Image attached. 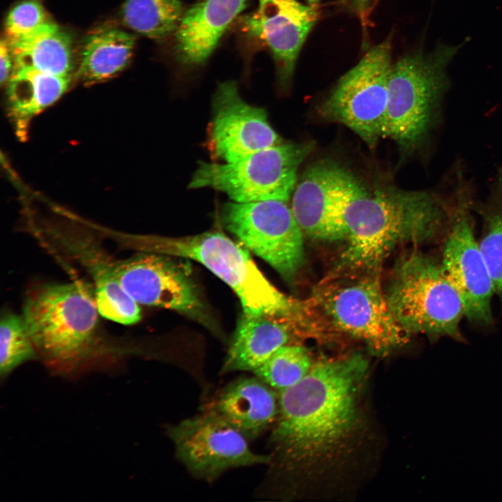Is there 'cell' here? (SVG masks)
Here are the masks:
<instances>
[{"label":"cell","mask_w":502,"mask_h":502,"mask_svg":"<svg viewBox=\"0 0 502 502\" xmlns=\"http://www.w3.org/2000/svg\"><path fill=\"white\" fill-rule=\"evenodd\" d=\"M367 370L360 354L324 360L278 392L269 439L273 478L321 474L352 452L364 425L361 399Z\"/></svg>","instance_id":"obj_1"},{"label":"cell","mask_w":502,"mask_h":502,"mask_svg":"<svg viewBox=\"0 0 502 502\" xmlns=\"http://www.w3.org/2000/svg\"><path fill=\"white\" fill-rule=\"evenodd\" d=\"M449 201L429 191L384 186L370 192L363 185L344 211L345 246L335 276L374 273L400 245L422 243L445 234Z\"/></svg>","instance_id":"obj_2"},{"label":"cell","mask_w":502,"mask_h":502,"mask_svg":"<svg viewBox=\"0 0 502 502\" xmlns=\"http://www.w3.org/2000/svg\"><path fill=\"white\" fill-rule=\"evenodd\" d=\"M22 312L38 356L52 373L73 376L90 367L99 314L94 289L80 281L40 285Z\"/></svg>","instance_id":"obj_3"},{"label":"cell","mask_w":502,"mask_h":502,"mask_svg":"<svg viewBox=\"0 0 502 502\" xmlns=\"http://www.w3.org/2000/svg\"><path fill=\"white\" fill-rule=\"evenodd\" d=\"M459 47L441 45L429 54L413 53L393 64L382 138L393 139L404 152L424 143L448 86L446 67Z\"/></svg>","instance_id":"obj_4"},{"label":"cell","mask_w":502,"mask_h":502,"mask_svg":"<svg viewBox=\"0 0 502 502\" xmlns=\"http://www.w3.org/2000/svg\"><path fill=\"white\" fill-rule=\"evenodd\" d=\"M144 241L149 252L188 258L204 266L232 289L245 314L287 316L302 307L301 303L285 296L267 280L246 250L218 231L150 237Z\"/></svg>","instance_id":"obj_5"},{"label":"cell","mask_w":502,"mask_h":502,"mask_svg":"<svg viewBox=\"0 0 502 502\" xmlns=\"http://www.w3.org/2000/svg\"><path fill=\"white\" fill-rule=\"evenodd\" d=\"M386 297L397 323L409 334L464 341L461 298L434 258L417 251L404 257L395 268Z\"/></svg>","instance_id":"obj_6"},{"label":"cell","mask_w":502,"mask_h":502,"mask_svg":"<svg viewBox=\"0 0 502 502\" xmlns=\"http://www.w3.org/2000/svg\"><path fill=\"white\" fill-rule=\"evenodd\" d=\"M312 142L284 143L232 162H204L189 188H210L236 202L288 201L297 183V171L314 149Z\"/></svg>","instance_id":"obj_7"},{"label":"cell","mask_w":502,"mask_h":502,"mask_svg":"<svg viewBox=\"0 0 502 502\" xmlns=\"http://www.w3.org/2000/svg\"><path fill=\"white\" fill-rule=\"evenodd\" d=\"M392 66L388 40L371 48L320 105L321 116L347 126L374 148L382 138Z\"/></svg>","instance_id":"obj_8"},{"label":"cell","mask_w":502,"mask_h":502,"mask_svg":"<svg viewBox=\"0 0 502 502\" xmlns=\"http://www.w3.org/2000/svg\"><path fill=\"white\" fill-rule=\"evenodd\" d=\"M377 273L322 287L314 301L335 328L384 353L402 346L410 334L393 314Z\"/></svg>","instance_id":"obj_9"},{"label":"cell","mask_w":502,"mask_h":502,"mask_svg":"<svg viewBox=\"0 0 502 502\" xmlns=\"http://www.w3.org/2000/svg\"><path fill=\"white\" fill-rule=\"evenodd\" d=\"M287 202H228L222 206L221 218L230 233L291 282L305 257L303 233Z\"/></svg>","instance_id":"obj_10"},{"label":"cell","mask_w":502,"mask_h":502,"mask_svg":"<svg viewBox=\"0 0 502 502\" xmlns=\"http://www.w3.org/2000/svg\"><path fill=\"white\" fill-rule=\"evenodd\" d=\"M470 200L463 190L449 202L448 220L440 261L458 293L466 317L473 324H492L493 282L474 234Z\"/></svg>","instance_id":"obj_11"},{"label":"cell","mask_w":502,"mask_h":502,"mask_svg":"<svg viewBox=\"0 0 502 502\" xmlns=\"http://www.w3.org/2000/svg\"><path fill=\"white\" fill-rule=\"evenodd\" d=\"M176 457L194 476L212 481L226 471L266 464L271 455L252 451L248 440L213 411L166 427Z\"/></svg>","instance_id":"obj_12"},{"label":"cell","mask_w":502,"mask_h":502,"mask_svg":"<svg viewBox=\"0 0 502 502\" xmlns=\"http://www.w3.org/2000/svg\"><path fill=\"white\" fill-rule=\"evenodd\" d=\"M169 257L150 252L116 261L122 288L138 304L175 310L212 326L189 267Z\"/></svg>","instance_id":"obj_13"},{"label":"cell","mask_w":502,"mask_h":502,"mask_svg":"<svg viewBox=\"0 0 502 502\" xmlns=\"http://www.w3.org/2000/svg\"><path fill=\"white\" fill-rule=\"evenodd\" d=\"M363 184L331 160L313 163L297 181L291 208L303 233L322 241L344 240V211Z\"/></svg>","instance_id":"obj_14"},{"label":"cell","mask_w":502,"mask_h":502,"mask_svg":"<svg viewBox=\"0 0 502 502\" xmlns=\"http://www.w3.org/2000/svg\"><path fill=\"white\" fill-rule=\"evenodd\" d=\"M207 149L213 158L232 162L283 142L266 111L246 102L236 83L218 84L212 100Z\"/></svg>","instance_id":"obj_15"},{"label":"cell","mask_w":502,"mask_h":502,"mask_svg":"<svg viewBox=\"0 0 502 502\" xmlns=\"http://www.w3.org/2000/svg\"><path fill=\"white\" fill-rule=\"evenodd\" d=\"M317 18L316 6L296 0H259L257 10L245 18L248 33L271 51L281 86L289 84L300 50Z\"/></svg>","instance_id":"obj_16"},{"label":"cell","mask_w":502,"mask_h":502,"mask_svg":"<svg viewBox=\"0 0 502 502\" xmlns=\"http://www.w3.org/2000/svg\"><path fill=\"white\" fill-rule=\"evenodd\" d=\"M51 238L89 275L102 317L124 325L140 320L139 304L127 294L118 280L116 261L107 255L96 240L56 231L51 234Z\"/></svg>","instance_id":"obj_17"},{"label":"cell","mask_w":502,"mask_h":502,"mask_svg":"<svg viewBox=\"0 0 502 502\" xmlns=\"http://www.w3.org/2000/svg\"><path fill=\"white\" fill-rule=\"evenodd\" d=\"M302 313L291 315L243 312L229 344L222 373L254 372L291 340L305 324Z\"/></svg>","instance_id":"obj_18"},{"label":"cell","mask_w":502,"mask_h":502,"mask_svg":"<svg viewBox=\"0 0 502 502\" xmlns=\"http://www.w3.org/2000/svg\"><path fill=\"white\" fill-rule=\"evenodd\" d=\"M248 441L272 427L279 411V393L256 376L227 385L210 407Z\"/></svg>","instance_id":"obj_19"},{"label":"cell","mask_w":502,"mask_h":502,"mask_svg":"<svg viewBox=\"0 0 502 502\" xmlns=\"http://www.w3.org/2000/svg\"><path fill=\"white\" fill-rule=\"evenodd\" d=\"M248 0H201L185 11L175 32L174 52L183 65L200 66Z\"/></svg>","instance_id":"obj_20"},{"label":"cell","mask_w":502,"mask_h":502,"mask_svg":"<svg viewBox=\"0 0 502 502\" xmlns=\"http://www.w3.org/2000/svg\"><path fill=\"white\" fill-rule=\"evenodd\" d=\"M70 75H56L30 68H15L7 87L9 117L17 135L24 139L31 120L67 91Z\"/></svg>","instance_id":"obj_21"},{"label":"cell","mask_w":502,"mask_h":502,"mask_svg":"<svg viewBox=\"0 0 502 502\" xmlns=\"http://www.w3.org/2000/svg\"><path fill=\"white\" fill-rule=\"evenodd\" d=\"M7 42L15 68L70 75L73 68L71 38L55 23L49 20L31 33Z\"/></svg>","instance_id":"obj_22"},{"label":"cell","mask_w":502,"mask_h":502,"mask_svg":"<svg viewBox=\"0 0 502 502\" xmlns=\"http://www.w3.org/2000/svg\"><path fill=\"white\" fill-rule=\"evenodd\" d=\"M135 41L133 35L119 28L95 29L83 41L77 78L91 84L115 76L130 63Z\"/></svg>","instance_id":"obj_23"},{"label":"cell","mask_w":502,"mask_h":502,"mask_svg":"<svg viewBox=\"0 0 502 502\" xmlns=\"http://www.w3.org/2000/svg\"><path fill=\"white\" fill-rule=\"evenodd\" d=\"M184 13L180 0H126L121 17L134 31L159 40L176 32Z\"/></svg>","instance_id":"obj_24"},{"label":"cell","mask_w":502,"mask_h":502,"mask_svg":"<svg viewBox=\"0 0 502 502\" xmlns=\"http://www.w3.org/2000/svg\"><path fill=\"white\" fill-rule=\"evenodd\" d=\"M483 229L479 246L491 275L495 294L502 298V182L496 183L482 206Z\"/></svg>","instance_id":"obj_25"},{"label":"cell","mask_w":502,"mask_h":502,"mask_svg":"<svg viewBox=\"0 0 502 502\" xmlns=\"http://www.w3.org/2000/svg\"><path fill=\"white\" fill-rule=\"evenodd\" d=\"M311 367L310 358L305 347L288 344L276 351L253 373L280 392L298 383Z\"/></svg>","instance_id":"obj_26"},{"label":"cell","mask_w":502,"mask_h":502,"mask_svg":"<svg viewBox=\"0 0 502 502\" xmlns=\"http://www.w3.org/2000/svg\"><path fill=\"white\" fill-rule=\"evenodd\" d=\"M38 356L22 316L4 313L0 322L1 379H5L18 366Z\"/></svg>","instance_id":"obj_27"},{"label":"cell","mask_w":502,"mask_h":502,"mask_svg":"<svg viewBox=\"0 0 502 502\" xmlns=\"http://www.w3.org/2000/svg\"><path fill=\"white\" fill-rule=\"evenodd\" d=\"M46 12L40 0H25L8 14L6 20L7 40L24 36L48 22Z\"/></svg>","instance_id":"obj_28"},{"label":"cell","mask_w":502,"mask_h":502,"mask_svg":"<svg viewBox=\"0 0 502 502\" xmlns=\"http://www.w3.org/2000/svg\"><path fill=\"white\" fill-rule=\"evenodd\" d=\"M12 58H13V54L7 40H1L0 44V78L1 85L5 82H8L12 74Z\"/></svg>","instance_id":"obj_29"},{"label":"cell","mask_w":502,"mask_h":502,"mask_svg":"<svg viewBox=\"0 0 502 502\" xmlns=\"http://www.w3.org/2000/svg\"><path fill=\"white\" fill-rule=\"evenodd\" d=\"M363 22H366L371 8L372 0H349Z\"/></svg>","instance_id":"obj_30"},{"label":"cell","mask_w":502,"mask_h":502,"mask_svg":"<svg viewBox=\"0 0 502 502\" xmlns=\"http://www.w3.org/2000/svg\"><path fill=\"white\" fill-rule=\"evenodd\" d=\"M309 5L312 6H317V3H319V0H306Z\"/></svg>","instance_id":"obj_31"}]
</instances>
